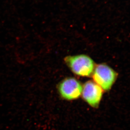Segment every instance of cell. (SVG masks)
Here are the masks:
<instances>
[{"label":"cell","instance_id":"cell-1","mask_svg":"<svg viewBox=\"0 0 130 130\" xmlns=\"http://www.w3.org/2000/svg\"><path fill=\"white\" fill-rule=\"evenodd\" d=\"M65 63L71 71L76 75L90 76L94 71V62L86 55L69 56L65 58Z\"/></svg>","mask_w":130,"mask_h":130},{"label":"cell","instance_id":"cell-2","mask_svg":"<svg viewBox=\"0 0 130 130\" xmlns=\"http://www.w3.org/2000/svg\"><path fill=\"white\" fill-rule=\"evenodd\" d=\"M117 76V74L115 71L105 64L98 65L93 73V78L95 82L106 91L111 89Z\"/></svg>","mask_w":130,"mask_h":130},{"label":"cell","instance_id":"cell-3","mask_svg":"<svg viewBox=\"0 0 130 130\" xmlns=\"http://www.w3.org/2000/svg\"><path fill=\"white\" fill-rule=\"evenodd\" d=\"M58 89L63 99L67 100H75L81 95L83 86L75 78L69 77L64 79L59 84Z\"/></svg>","mask_w":130,"mask_h":130},{"label":"cell","instance_id":"cell-4","mask_svg":"<svg viewBox=\"0 0 130 130\" xmlns=\"http://www.w3.org/2000/svg\"><path fill=\"white\" fill-rule=\"evenodd\" d=\"M102 90L96 83L89 81L85 83L83 87L82 97L90 106L97 108L102 97Z\"/></svg>","mask_w":130,"mask_h":130}]
</instances>
